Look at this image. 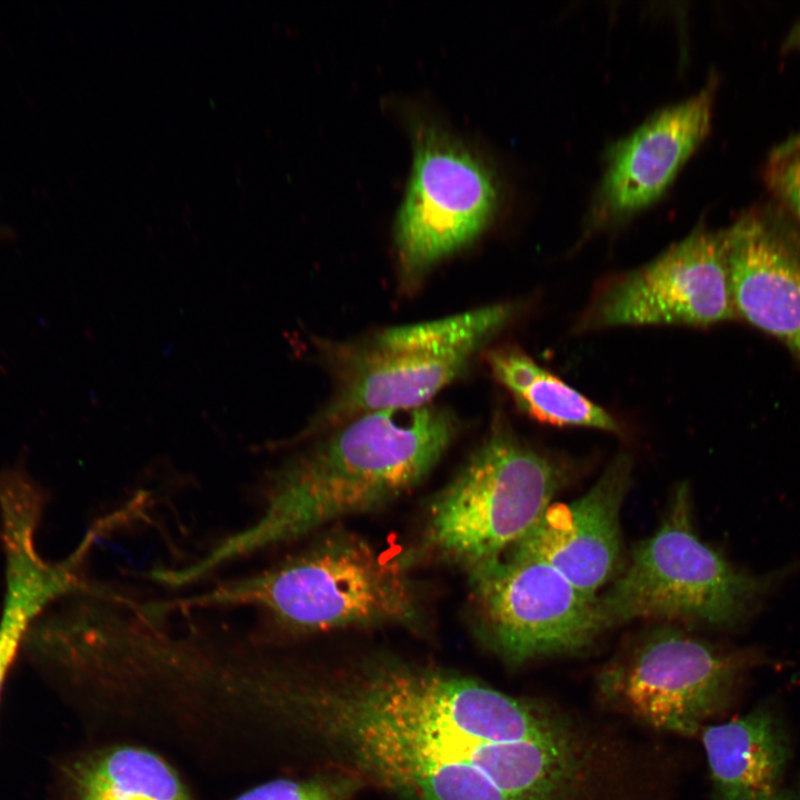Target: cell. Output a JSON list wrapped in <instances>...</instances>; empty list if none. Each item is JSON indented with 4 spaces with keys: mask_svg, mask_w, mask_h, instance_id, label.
Segmentation results:
<instances>
[{
    "mask_svg": "<svg viewBox=\"0 0 800 800\" xmlns=\"http://www.w3.org/2000/svg\"><path fill=\"white\" fill-rule=\"evenodd\" d=\"M268 702L399 800H572L586 773L574 731L541 702L393 656L297 666Z\"/></svg>",
    "mask_w": 800,
    "mask_h": 800,
    "instance_id": "1",
    "label": "cell"
},
{
    "mask_svg": "<svg viewBox=\"0 0 800 800\" xmlns=\"http://www.w3.org/2000/svg\"><path fill=\"white\" fill-rule=\"evenodd\" d=\"M456 433L452 416L431 404L364 413L326 431L268 473L258 516L181 566L178 580L197 583L233 562L394 502L428 477Z\"/></svg>",
    "mask_w": 800,
    "mask_h": 800,
    "instance_id": "2",
    "label": "cell"
},
{
    "mask_svg": "<svg viewBox=\"0 0 800 800\" xmlns=\"http://www.w3.org/2000/svg\"><path fill=\"white\" fill-rule=\"evenodd\" d=\"M416 567L409 550H383L337 529L273 566L163 603L192 612L250 608L271 638L383 627L418 632L427 620Z\"/></svg>",
    "mask_w": 800,
    "mask_h": 800,
    "instance_id": "3",
    "label": "cell"
},
{
    "mask_svg": "<svg viewBox=\"0 0 800 800\" xmlns=\"http://www.w3.org/2000/svg\"><path fill=\"white\" fill-rule=\"evenodd\" d=\"M567 471L496 417L480 446L429 500L418 542L409 548L416 566L432 560L467 578L489 567L538 521Z\"/></svg>",
    "mask_w": 800,
    "mask_h": 800,
    "instance_id": "4",
    "label": "cell"
},
{
    "mask_svg": "<svg viewBox=\"0 0 800 800\" xmlns=\"http://www.w3.org/2000/svg\"><path fill=\"white\" fill-rule=\"evenodd\" d=\"M516 312L514 304L496 303L328 346L326 358L334 382L332 396L287 444L311 440L364 413L429 404Z\"/></svg>",
    "mask_w": 800,
    "mask_h": 800,
    "instance_id": "5",
    "label": "cell"
},
{
    "mask_svg": "<svg viewBox=\"0 0 800 800\" xmlns=\"http://www.w3.org/2000/svg\"><path fill=\"white\" fill-rule=\"evenodd\" d=\"M769 586L733 567L697 536L689 488L674 493L660 527L632 549L622 573L601 596L607 629L634 620L732 627Z\"/></svg>",
    "mask_w": 800,
    "mask_h": 800,
    "instance_id": "6",
    "label": "cell"
},
{
    "mask_svg": "<svg viewBox=\"0 0 800 800\" xmlns=\"http://www.w3.org/2000/svg\"><path fill=\"white\" fill-rule=\"evenodd\" d=\"M758 659L662 623L611 659L597 688L604 702L656 730L696 737L731 708Z\"/></svg>",
    "mask_w": 800,
    "mask_h": 800,
    "instance_id": "7",
    "label": "cell"
},
{
    "mask_svg": "<svg viewBox=\"0 0 800 800\" xmlns=\"http://www.w3.org/2000/svg\"><path fill=\"white\" fill-rule=\"evenodd\" d=\"M468 583L472 630L509 666L578 653L607 630L598 598L517 546Z\"/></svg>",
    "mask_w": 800,
    "mask_h": 800,
    "instance_id": "8",
    "label": "cell"
},
{
    "mask_svg": "<svg viewBox=\"0 0 800 800\" xmlns=\"http://www.w3.org/2000/svg\"><path fill=\"white\" fill-rule=\"evenodd\" d=\"M411 134V172L394 222L400 274L407 284L476 240L499 199L488 164L442 124L418 120Z\"/></svg>",
    "mask_w": 800,
    "mask_h": 800,
    "instance_id": "9",
    "label": "cell"
},
{
    "mask_svg": "<svg viewBox=\"0 0 800 800\" xmlns=\"http://www.w3.org/2000/svg\"><path fill=\"white\" fill-rule=\"evenodd\" d=\"M736 318L727 231L701 228L607 287L584 323L587 328L707 327Z\"/></svg>",
    "mask_w": 800,
    "mask_h": 800,
    "instance_id": "10",
    "label": "cell"
},
{
    "mask_svg": "<svg viewBox=\"0 0 800 800\" xmlns=\"http://www.w3.org/2000/svg\"><path fill=\"white\" fill-rule=\"evenodd\" d=\"M632 459L618 453L578 499L550 503L513 546L534 554L589 598L616 574L621 560L620 512Z\"/></svg>",
    "mask_w": 800,
    "mask_h": 800,
    "instance_id": "11",
    "label": "cell"
},
{
    "mask_svg": "<svg viewBox=\"0 0 800 800\" xmlns=\"http://www.w3.org/2000/svg\"><path fill=\"white\" fill-rule=\"evenodd\" d=\"M726 231L737 318L779 339L800 362V236L760 210Z\"/></svg>",
    "mask_w": 800,
    "mask_h": 800,
    "instance_id": "12",
    "label": "cell"
},
{
    "mask_svg": "<svg viewBox=\"0 0 800 800\" xmlns=\"http://www.w3.org/2000/svg\"><path fill=\"white\" fill-rule=\"evenodd\" d=\"M713 89L710 83L661 110L614 146L596 201L600 222L630 216L661 194L709 131Z\"/></svg>",
    "mask_w": 800,
    "mask_h": 800,
    "instance_id": "13",
    "label": "cell"
},
{
    "mask_svg": "<svg viewBox=\"0 0 800 800\" xmlns=\"http://www.w3.org/2000/svg\"><path fill=\"white\" fill-rule=\"evenodd\" d=\"M711 779V800H773L792 758L789 730L773 702L708 723L699 733Z\"/></svg>",
    "mask_w": 800,
    "mask_h": 800,
    "instance_id": "14",
    "label": "cell"
},
{
    "mask_svg": "<svg viewBox=\"0 0 800 800\" xmlns=\"http://www.w3.org/2000/svg\"><path fill=\"white\" fill-rule=\"evenodd\" d=\"M493 377L531 418L558 427H584L620 432V424L603 408L540 367L516 348L488 353Z\"/></svg>",
    "mask_w": 800,
    "mask_h": 800,
    "instance_id": "15",
    "label": "cell"
},
{
    "mask_svg": "<svg viewBox=\"0 0 800 800\" xmlns=\"http://www.w3.org/2000/svg\"><path fill=\"white\" fill-rule=\"evenodd\" d=\"M73 800H192L174 770L134 747L103 749L71 773Z\"/></svg>",
    "mask_w": 800,
    "mask_h": 800,
    "instance_id": "16",
    "label": "cell"
},
{
    "mask_svg": "<svg viewBox=\"0 0 800 800\" xmlns=\"http://www.w3.org/2000/svg\"><path fill=\"white\" fill-rule=\"evenodd\" d=\"M359 782L349 773L303 780L277 779L256 787L234 800H350Z\"/></svg>",
    "mask_w": 800,
    "mask_h": 800,
    "instance_id": "17",
    "label": "cell"
},
{
    "mask_svg": "<svg viewBox=\"0 0 800 800\" xmlns=\"http://www.w3.org/2000/svg\"><path fill=\"white\" fill-rule=\"evenodd\" d=\"M764 180L800 221V133L790 136L771 151L764 167Z\"/></svg>",
    "mask_w": 800,
    "mask_h": 800,
    "instance_id": "18",
    "label": "cell"
},
{
    "mask_svg": "<svg viewBox=\"0 0 800 800\" xmlns=\"http://www.w3.org/2000/svg\"><path fill=\"white\" fill-rule=\"evenodd\" d=\"M22 640L14 629L0 626V690Z\"/></svg>",
    "mask_w": 800,
    "mask_h": 800,
    "instance_id": "19",
    "label": "cell"
},
{
    "mask_svg": "<svg viewBox=\"0 0 800 800\" xmlns=\"http://www.w3.org/2000/svg\"><path fill=\"white\" fill-rule=\"evenodd\" d=\"M783 52L800 50V20L791 28L782 43Z\"/></svg>",
    "mask_w": 800,
    "mask_h": 800,
    "instance_id": "20",
    "label": "cell"
},
{
    "mask_svg": "<svg viewBox=\"0 0 800 800\" xmlns=\"http://www.w3.org/2000/svg\"><path fill=\"white\" fill-rule=\"evenodd\" d=\"M773 800H800V778L784 786Z\"/></svg>",
    "mask_w": 800,
    "mask_h": 800,
    "instance_id": "21",
    "label": "cell"
},
{
    "mask_svg": "<svg viewBox=\"0 0 800 800\" xmlns=\"http://www.w3.org/2000/svg\"><path fill=\"white\" fill-rule=\"evenodd\" d=\"M10 233L11 231L8 228L0 226V239L8 238Z\"/></svg>",
    "mask_w": 800,
    "mask_h": 800,
    "instance_id": "22",
    "label": "cell"
}]
</instances>
